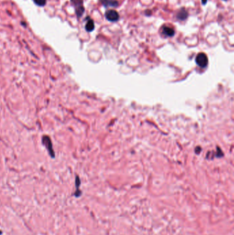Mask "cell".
<instances>
[{"instance_id":"1","label":"cell","mask_w":234,"mask_h":235,"mask_svg":"<svg viewBox=\"0 0 234 235\" xmlns=\"http://www.w3.org/2000/svg\"><path fill=\"white\" fill-rule=\"evenodd\" d=\"M196 63H197L198 66L200 68H205L208 64V58L207 55L203 52H200L196 56Z\"/></svg>"},{"instance_id":"2","label":"cell","mask_w":234,"mask_h":235,"mask_svg":"<svg viewBox=\"0 0 234 235\" xmlns=\"http://www.w3.org/2000/svg\"><path fill=\"white\" fill-rule=\"evenodd\" d=\"M42 142H43V144H44V146L46 147L47 151L49 152L50 156H51L52 158H54V156H55V154H54V152L53 146H52L51 139H50V138L48 137L47 136H44L43 137Z\"/></svg>"},{"instance_id":"3","label":"cell","mask_w":234,"mask_h":235,"mask_svg":"<svg viewBox=\"0 0 234 235\" xmlns=\"http://www.w3.org/2000/svg\"><path fill=\"white\" fill-rule=\"evenodd\" d=\"M105 17L106 19L111 22H118L120 19V15L118 12L115 10H108L105 12Z\"/></svg>"},{"instance_id":"4","label":"cell","mask_w":234,"mask_h":235,"mask_svg":"<svg viewBox=\"0 0 234 235\" xmlns=\"http://www.w3.org/2000/svg\"><path fill=\"white\" fill-rule=\"evenodd\" d=\"M100 3L103 5L104 7H113L116 8L119 5L118 1L117 0H100Z\"/></svg>"},{"instance_id":"5","label":"cell","mask_w":234,"mask_h":235,"mask_svg":"<svg viewBox=\"0 0 234 235\" xmlns=\"http://www.w3.org/2000/svg\"><path fill=\"white\" fill-rule=\"evenodd\" d=\"M188 15H189V14H188V12L186 9L184 8H182L177 12V19L180 21H184L188 17Z\"/></svg>"},{"instance_id":"6","label":"cell","mask_w":234,"mask_h":235,"mask_svg":"<svg viewBox=\"0 0 234 235\" xmlns=\"http://www.w3.org/2000/svg\"><path fill=\"white\" fill-rule=\"evenodd\" d=\"M162 33L165 35V36L168 37H172L174 35L175 32L174 29L171 28V27L164 26L162 27Z\"/></svg>"},{"instance_id":"7","label":"cell","mask_w":234,"mask_h":235,"mask_svg":"<svg viewBox=\"0 0 234 235\" xmlns=\"http://www.w3.org/2000/svg\"><path fill=\"white\" fill-rule=\"evenodd\" d=\"M87 19H88V20H87L86 24H85V30H86L87 32H91L95 29V24H94L93 19H91L89 17Z\"/></svg>"},{"instance_id":"8","label":"cell","mask_w":234,"mask_h":235,"mask_svg":"<svg viewBox=\"0 0 234 235\" xmlns=\"http://www.w3.org/2000/svg\"><path fill=\"white\" fill-rule=\"evenodd\" d=\"M85 12V7L83 6H78L76 8V14L78 18L81 17Z\"/></svg>"},{"instance_id":"9","label":"cell","mask_w":234,"mask_h":235,"mask_svg":"<svg viewBox=\"0 0 234 235\" xmlns=\"http://www.w3.org/2000/svg\"><path fill=\"white\" fill-rule=\"evenodd\" d=\"M71 2L75 8L83 6V0H71Z\"/></svg>"},{"instance_id":"10","label":"cell","mask_w":234,"mask_h":235,"mask_svg":"<svg viewBox=\"0 0 234 235\" xmlns=\"http://www.w3.org/2000/svg\"><path fill=\"white\" fill-rule=\"evenodd\" d=\"M34 4L39 6H44L46 4V0H33Z\"/></svg>"},{"instance_id":"11","label":"cell","mask_w":234,"mask_h":235,"mask_svg":"<svg viewBox=\"0 0 234 235\" xmlns=\"http://www.w3.org/2000/svg\"><path fill=\"white\" fill-rule=\"evenodd\" d=\"M145 14H146V15H147V16H150V15H151L152 12L150 11V10H146V11H145Z\"/></svg>"},{"instance_id":"12","label":"cell","mask_w":234,"mask_h":235,"mask_svg":"<svg viewBox=\"0 0 234 235\" xmlns=\"http://www.w3.org/2000/svg\"><path fill=\"white\" fill-rule=\"evenodd\" d=\"M208 0H202V5H205L207 4V2Z\"/></svg>"},{"instance_id":"13","label":"cell","mask_w":234,"mask_h":235,"mask_svg":"<svg viewBox=\"0 0 234 235\" xmlns=\"http://www.w3.org/2000/svg\"><path fill=\"white\" fill-rule=\"evenodd\" d=\"M1 234V231H0V234Z\"/></svg>"},{"instance_id":"14","label":"cell","mask_w":234,"mask_h":235,"mask_svg":"<svg viewBox=\"0 0 234 235\" xmlns=\"http://www.w3.org/2000/svg\"><path fill=\"white\" fill-rule=\"evenodd\" d=\"M224 1H227V0H224Z\"/></svg>"}]
</instances>
